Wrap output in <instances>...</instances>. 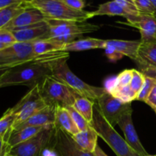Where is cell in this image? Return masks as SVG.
<instances>
[{
    "instance_id": "obj_1",
    "label": "cell",
    "mask_w": 156,
    "mask_h": 156,
    "mask_svg": "<svg viewBox=\"0 0 156 156\" xmlns=\"http://www.w3.org/2000/svg\"><path fill=\"white\" fill-rule=\"evenodd\" d=\"M63 58H69L68 52L58 51L39 55L31 62L10 69L0 78V88L15 85H26L32 88L44 78L51 75L52 63Z\"/></svg>"
},
{
    "instance_id": "obj_2",
    "label": "cell",
    "mask_w": 156,
    "mask_h": 156,
    "mask_svg": "<svg viewBox=\"0 0 156 156\" xmlns=\"http://www.w3.org/2000/svg\"><path fill=\"white\" fill-rule=\"evenodd\" d=\"M67 59L68 58H63L52 63L51 75L55 79L67 85L76 94L94 103L102 94L108 91L106 88L90 85L77 77L68 67Z\"/></svg>"
},
{
    "instance_id": "obj_3",
    "label": "cell",
    "mask_w": 156,
    "mask_h": 156,
    "mask_svg": "<svg viewBox=\"0 0 156 156\" xmlns=\"http://www.w3.org/2000/svg\"><path fill=\"white\" fill-rule=\"evenodd\" d=\"M90 124L96 131L98 136L101 137L107 143L117 156H140L104 118L96 102L93 105V118Z\"/></svg>"
},
{
    "instance_id": "obj_4",
    "label": "cell",
    "mask_w": 156,
    "mask_h": 156,
    "mask_svg": "<svg viewBox=\"0 0 156 156\" xmlns=\"http://www.w3.org/2000/svg\"><path fill=\"white\" fill-rule=\"evenodd\" d=\"M29 6L38 9L43 14L46 21H76L85 22L92 18L91 12L77 11L66 5L62 0H31L28 1Z\"/></svg>"
},
{
    "instance_id": "obj_5",
    "label": "cell",
    "mask_w": 156,
    "mask_h": 156,
    "mask_svg": "<svg viewBox=\"0 0 156 156\" xmlns=\"http://www.w3.org/2000/svg\"><path fill=\"white\" fill-rule=\"evenodd\" d=\"M38 86L46 105L53 108L73 106L76 98L79 96L52 75L44 78Z\"/></svg>"
},
{
    "instance_id": "obj_6",
    "label": "cell",
    "mask_w": 156,
    "mask_h": 156,
    "mask_svg": "<svg viewBox=\"0 0 156 156\" xmlns=\"http://www.w3.org/2000/svg\"><path fill=\"white\" fill-rule=\"evenodd\" d=\"M49 26L47 39H53L67 44L82 37L84 34L92 33L99 28V26L87 22L65 21L50 20L47 21Z\"/></svg>"
},
{
    "instance_id": "obj_7",
    "label": "cell",
    "mask_w": 156,
    "mask_h": 156,
    "mask_svg": "<svg viewBox=\"0 0 156 156\" xmlns=\"http://www.w3.org/2000/svg\"><path fill=\"white\" fill-rule=\"evenodd\" d=\"M54 131V125L44 126L39 133L27 141L12 147V156H42L44 151L50 145Z\"/></svg>"
},
{
    "instance_id": "obj_8",
    "label": "cell",
    "mask_w": 156,
    "mask_h": 156,
    "mask_svg": "<svg viewBox=\"0 0 156 156\" xmlns=\"http://www.w3.org/2000/svg\"><path fill=\"white\" fill-rule=\"evenodd\" d=\"M47 106L41 97L38 85H35L30 91L12 108L15 115V120L12 130L32 117V115Z\"/></svg>"
},
{
    "instance_id": "obj_9",
    "label": "cell",
    "mask_w": 156,
    "mask_h": 156,
    "mask_svg": "<svg viewBox=\"0 0 156 156\" xmlns=\"http://www.w3.org/2000/svg\"><path fill=\"white\" fill-rule=\"evenodd\" d=\"M38 57L32 48V42H16L0 51V66L14 68Z\"/></svg>"
},
{
    "instance_id": "obj_10",
    "label": "cell",
    "mask_w": 156,
    "mask_h": 156,
    "mask_svg": "<svg viewBox=\"0 0 156 156\" xmlns=\"http://www.w3.org/2000/svg\"><path fill=\"white\" fill-rule=\"evenodd\" d=\"M100 112L108 123L114 127L121 117L125 114L132 112L131 103H123L115 98L107 91L96 100Z\"/></svg>"
},
{
    "instance_id": "obj_11",
    "label": "cell",
    "mask_w": 156,
    "mask_h": 156,
    "mask_svg": "<svg viewBox=\"0 0 156 156\" xmlns=\"http://www.w3.org/2000/svg\"><path fill=\"white\" fill-rule=\"evenodd\" d=\"M49 147L58 156H94L93 153L83 151L71 136L55 126Z\"/></svg>"
},
{
    "instance_id": "obj_12",
    "label": "cell",
    "mask_w": 156,
    "mask_h": 156,
    "mask_svg": "<svg viewBox=\"0 0 156 156\" xmlns=\"http://www.w3.org/2000/svg\"><path fill=\"white\" fill-rule=\"evenodd\" d=\"M126 22L118 21L122 24L136 27L141 34V42L156 41V18L151 15H138L128 16Z\"/></svg>"
},
{
    "instance_id": "obj_13",
    "label": "cell",
    "mask_w": 156,
    "mask_h": 156,
    "mask_svg": "<svg viewBox=\"0 0 156 156\" xmlns=\"http://www.w3.org/2000/svg\"><path fill=\"white\" fill-rule=\"evenodd\" d=\"M132 112H129L122 116L119 121L118 122V126L121 128L125 136V140L128 146L140 156H147L146 150L143 147L139 140L138 134L135 129L134 124L132 118Z\"/></svg>"
},
{
    "instance_id": "obj_14",
    "label": "cell",
    "mask_w": 156,
    "mask_h": 156,
    "mask_svg": "<svg viewBox=\"0 0 156 156\" xmlns=\"http://www.w3.org/2000/svg\"><path fill=\"white\" fill-rule=\"evenodd\" d=\"M12 32L16 42H33L38 40L47 39L48 36L49 26L47 21H45L24 28L12 30Z\"/></svg>"
},
{
    "instance_id": "obj_15",
    "label": "cell",
    "mask_w": 156,
    "mask_h": 156,
    "mask_svg": "<svg viewBox=\"0 0 156 156\" xmlns=\"http://www.w3.org/2000/svg\"><path fill=\"white\" fill-rule=\"evenodd\" d=\"M45 21L46 18L40 11L34 8L29 7L19 14L18 16L15 17L2 29L12 31Z\"/></svg>"
},
{
    "instance_id": "obj_16",
    "label": "cell",
    "mask_w": 156,
    "mask_h": 156,
    "mask_svg": "<svg viewBox=\"0 0 156 156\" xmlns=\"http://www.w3.org/2000/svg\"><path fill=\"white\" fill-rule=\"evenodd\" d=\"M55 108L50 106H46L41 111L35 113L21 124L15 127L12 131H17L28 126H45L47 125L54 124Z\"/></svg>"
},
{
    "instance_id": "obj_17",
    "label": "cell",
    "mask_w": 156,
    "mask_h": 156,
    "mask_svg": "<svg viewBox=\"0 0 156 156\" xmlns=\"http://www.w3.org/2000/svg\"><path fill=\"white\" fill-rule=\"evenodd\" d=\"M136 62L139 66L156 68V41L141 42Z\"/></svg>"
},
{
    "instance_id": "obj_18",
    "label": "cell",
    "mask_w": 156,
    "mask_h": 156,
    "mask_svg": "<svg viewBox=\"0 0 156 156\" xmlns=\"http://www.w3.org/2000/svg\"><path fill=\"white\" fill-rule=\"evenodd\" d=\"M140 41H124V40H106V45L112 47L122 56H126L136 62L138 59V50Z\"/></svg>"
},
{
    "instance_id": "obj_19",
    "label": "cell",
    "mask_w": 156,
    "mask_h": 156,
    "mask_svg": "<svg viewBox=\"0 0 156 156\" xmlns=\"http://www.w3.org/2000/svg\"><path fill=\"white\" fill-rule=\"evenodd\" d=\"M71 137L83 151L88 153H93L98 145V135L91 126L84 131H80L78 133L71 136Z\"/></svg>"
},
{
    "instance_id": "obj_20",
    "label": "cell",
    "mask_w": 156,
    "mask_h": 156,
    "mask_svg": "<svg viewBox=\"0 0 156 156\" xmlns=\"http://www.w3.org/2000/svg\"><path fill=\"white\" fill-rule=\"evenodd\" d=\"M54 126L65 131L70 136L80 132L66 108L57 107L55 108Z\"/></svg>"
},
{
    "instance_id": "obj_21",
    "label": "cell",
    "mask_w": 156,
    "mask_h": 156,
    "mask_svg": "<svg viewBox=\"0 0 156 156\" xmlns=\"http://www.w3.org/2000/svg\"><path fill=\"white\" fill-rule=\"evenodd\" d=\"M105 46L106 40L88 37L65 44L63 51L69 53L70 51H84L93 49H104Z\"/></svg>"
},
{
    "instance_id": "obj_22",
    "label": "cell",
    "mask_w": 156,
    "mask_h": 156,
    "mask_svg": "<svg viewBox=\"0 0 156 156\" xmlns=\"http://www.w3.org/2000/svg\"><path fill=\"white\" fill-rule=\"evenodd\" d=\"M28 1H21L0 10V30L7 25L19 14L29 8Z\"/></svg>"
},
{
    "instance_id": "obj_23",
    "label": "cell",
    "mask_w": 156,
    "mask_h": 156,
    "mask_svg": "<svg viewBox=\"0 0 156 156\" xmlns=\"http://www.w3.org/2000/svg\"><path fill=\"white\" fill-rule=\"evenodd\" d=\"M65 44L53 39H42L32 42V48L36 56L63 51Z\"/></svg>"
},
{
    "instance_id": "obj_24",
    "label": "cell",
    "mask_w": 156,
    "mask_h": 156,
    "mask_svg": "<svg viewBox=\"0 0 156 156\" xmlns=\"http://www.w3.org/2000/svg\"><path fill=\"white\" fill-rule=\"evenodd\" d=\"M92 18L98 15H110V16H115L119 15L125 18L129 16L128 12L124 9V8L121 5L119 0L108 2L99 5L98 9L94 12H91Z\"/></svg>"
},
{
    "instance_id": "obj_25",
    "label": "cell",
    "mask_w": 156,
    "mask_h": 156,
    "mask_svg": "<svg viewBox=\"0 0 156 156\" xmlns=\"http://www.w3.org/2000/svg\"><path fill=\"white\" fill-rule=\"evenodd\" d=\"M44 127V126H38V127L28 126V127H25L24 129H19V130L12 131L9 136L8 143L10 145L11 147H14V146H17L20 143H24V142L27 141L28 140L33 137Z\"/></svg>"
},
{
    "instance_id": "obj_26",
    "label": "cell",
    "mask_w": 156,
    "mask_h": 156,
    "mask_svg": "<svg viewBox=\"0 0 156 156\" xmlns=\"http://www.w3.org/2000/svg\"><path fill=\"white\" fill-rule=\"evenodd\" d=\"M94 102L86 98L78 96L75 99V101L73 105V108L88 122H91L93 118V111Z\"/></svg>"
},
{
    "instance_id": "obj_27",
    "label": "cell",
    "mask_w": 156,
    "mask_h": 156,
    "mask_svg": "<svg viewBox=\"0 0 156 156\" xmlns=\"http://www.w3.org/2000/svg\"><path fill=\"white\" fill-rule=\"evenodd\" d=\"M106 90L115 98L118 99L123 103H131L132 101L136 100V97H137V94L133 91L129 85L121 87V88L111 87Z\"/></svg>"
},
{
    "instance_id": "obj_28",
    "label": "cell",
    "mask_w": 156,
    "mask_h": 156,
    "mask_svg": "<svg viewBox=\"0 0 156 156\" xmlns=\"http://www.w3.org/2000/svg\"><path fill=\"white\" fill-rule=\"evenodd\" d=\"M15 120V114L12 108H9L0 118V136H6L9 140Z\"/></svg>"
},
{
    "instance_id": "obj_29",
    "label": "cell",
    "mask_w": 156,
    "mask_h": 156,
    "mask_svg": "<svg viewBox=\"0 0 156 156\" xmlns=\"http://www.w3.org/2000/svg\"><path fill=\"white\" fill-rule=\"evenodd\" d=\"M75 125L78 128L79 131H84L90 126V124L73 108L72 106L66 108Z\"/></svg>"
},
{
    "instance_id": "obj_30",
    "label": "cell",
    "mask_w": 156,
    "mask_h": 156,
    "mask_svg": "<svg viewBox=\"0 0 156 156\" xmlns=\"http://www.w3.org/2000/svg\"><path fill=\"white\" fill-rule=\"evenodd\" d=\"M139 15L154 16V8L151 0H133Z\"/></svg>"
},
{
    "instance_id": "obj_31",
    "label": "cell",
    "mask_w": 156,
    "mask_h": 156,
    "mask_svg": "<svg viewBox=\"0 0 156 156\" xmlns=\"http://www.w3.org/2000/svg\"><path fill=\"white\" fill-rule=\"evenodd\" d=\"M156 85V82L154 79H151L149 77L145 76V82H144L143 85H142V88L139 91V92L137 94V97H136V100L140 101L145 102L147 98L149 95L150 92L154 88V85Z\"/></svg>"
},
{
    "instance_id": "obj_32",
    "label": "cell",
    "mask_w": 156,
    "mask_h": 156,
    "mask_svg": "<svg viewBox=\"0 0 156 156\" xmlns=\"http://www.w3.org/2000/svg\"><path fill=\"white\" fill-rule=\"evenodd\" d=\"M132 76V69H125L121 72L116 77L114 84L111 87L121 88V87L128 86L131 82Z\"/></svg>"
},
{
    "instance_id": "obj_33",
    "label": "cell",
    "mask_w": 156,
    "mask_h": 156,
    "mask_svg": "<svg viewBox=\"0 0 156 156\" xmlns=\"http://www.w3.org/2000/svg\"><path fill=\"white\" fill-rule=\"evenodd\" d=\"M145 76L140 71L133 69L132 76V79L129 86L135 93L138 94L139 92L142 85H143L144 82H145Z\"/></svg>"
},
{
    "instance_id": "obj_34",
    "label": "cell",
    "mask_w": 156,
    "mask_h": 156,
    "mask_svg": "<svg viewBox=\"0 0 156 156\" xmlns=\"http://www.w3.org/2000/svg\"><path fill=\"white\" fill-rule=\"evenodd\" d=\"M15 43H16V41L12 31L4 29L0 30V44L12 45Z\"/></svg>"
},
{
    "instance_id": "obj_35",
    "label": "cell",
    "mask_w": 156,
    "mask_h": 156,
    "mask_svg": "<svg viewBox=\"0 0 156 156\" xmlns=\"http://www.w3.org/2000/svg\"><path fill=\"white\" fill-rule=\"evenodd\" d=\"M104 50H105V53L107 58L112 62H116L119 59H122V56H123L121 53H119V52L116 51L115 49H113L112 47H110V46L106 45Z\"/></svg>"
},
{
    "instance_id": "obj_36",
    "label": "cell",
    "mask_w": 156,
    "mask_h": 156,
    "mask_svg": "<svg viewBox=\"0 0 156 156\" xmlns=\"http://www.w3.org/2000/svg\"><path fill=\"white\" fill-rule=\"evenodd\" d=\"M62 2L70 9L77 11L84 10L86 5L85 2L83 0H62Z\"/></svg>"
},
{
    "instance_id": "obj_37",
    "label": "cell",
    "mask_w": 156,
    "mask_h": 156,
    "mask_svg": "<svg viewBox=\"0 0 156 156\" xmlns=\"http://www.w3.org/2000/svg\"><path fill=\"white\" fill-rule=\"evenodd\" d=\"M10 145L8 143V138L6 136H0V156H6L10 152Z\"/></svg>"
},
{
    "instance_id": "obj_38",
    "label": "cell",
    "mask_w": 156,
    "mask_h": 156,
    "mask_svg": "<svg viewBox=\"0 0 156 156\" xmlns=\"http://www.w3.org/2000/svg\"><path fill=\"white\" fill-rule=\"evenodd\" d=\"M140 72L145 76L154 79L156 82V68L151 66H139Z\"/></svg>"
},
{
    "instance_id": "obj_39",
    "label": "cell",
    "mask_w": 156,
    "mask_h": 156,
    "mask_svg": "<svg viewBox=\"0 0 156 156\" xmlns=\"http://www.w3.org/2000/svg\"><path fill=\"white\" fill-rule=\"evenodd\" d=\"M145 103L149 105L152 109H156V85H154L149 95L147 98Z\"/></svg>"
},
{
    "instance_id": "obj_40",
    "label": "cell",
    "mask_w": 156,
    "mask_h": 156,
    "mask_svg": "<svg viewBox=\"0 0 156 156\" xmlns=\"http://www.w3.org/2000/svg\"><path fill=\"white\" fill-rule=\"evenodd\" d=\"M20 0H0V10L18 2Z\"/></svg>"
},
{
    "instance_id": "obj_41",
    "label": "cell",
    "mask_w": 156,
    "mask_h": 156,
    "mask_svg": "<svg viewBox=\"0 0 156 156\" xmlns=\"http://www.w3.org/2000/svg\"><path fill=\"white\" fill-rule=\"evenodd\" d=\"M93 155L94 156H108L105 152L102 151V149L99 147V146H96V149H95V151L93 152Z\"/></svg>"
},
{
    "instance_id": "obj_42",
    "label": "cell",
    "mask_w": 156,
    "mask_h": 156,
    "mask_svg": "<svg viewBox=\"0 0 156 156\" xmlns=\"http://www.w3.org/2000/svg\"><path fill=\"white\" fill-rule=\"evenodd\" d=\"M11 68H9V67H4V66H0V78L2 77L8 71L9 69H10Z\"/></svg>"
},
{
    "instance_id": "obj_43",
    "label": "cell",
    "mask_w": 156,
    "mask_h": 156,
    "mask_svg": "<svg viewBox=\"0 0 156 156\" xmlns=\"http://www.w3.org/2000/svg\"><path fill=\"white\" fill-rule=\"evenodd\" d=\"M42 156H58L55 154V152H54L52 149H50V151H48V153H47V152H46V149L44 151V152H43V155Z\"/></svg>"
},
{
    "instance_id": "obj_44",
    "label": "cell",
    "mask_w": 156,
    "mask_h": 156,
    "mask_svg": "<svg viewBox=\"0 0 156 156\" xmlns=\"http://www.w3.org/2000/svg\"><path fill=\"white\" fill-rule=\"evenodd\" d=\"M151 2H152L153 5H154V16L156 18V0H151Z\"/></svg>"
},
{
    "instance_id": "obj_45",
    "label": "cell",
    "mask_w": 156,
    "mask_h": 156,
    "mask_svg": "<svg viewBox=\"0 0 156 156\" xmlns=\"http://www.w3.org/2000/svg\"><path fill=\"white\" fill-rule=\"evenodd\" d=\"M10 45H6V44H0V51L2 50H4V49L7 48L8 47H9Z\"/></svg>"
},
{
    "instance_id": "obj_46",
    "label": "cell",
    "mask_w": 156,
    "mask_h": 156,
    "mask_svg": "<svg viewBox=\"0 0 156 156\" xmlns=\"http://www.w3.org/2000/svg\"><path fill=\"white\" fill-rule=\"evenodd\" d=\"M153 110H154V113H155V114H156V109H153Z\"/></svg>"
},
{
    "instance_id": "obj_47",
    "label": "cell",
    "mask_w": 156,
    "mask_h": 156,
    "mask_svg": "<svg viewBox=\"0 0 156 156\" xmlns=\"http://www.w3.org/2000/svg\"><path fill=\"white\" fill-rule=\"evenodd\" d=\"M6 156H12V155H9H9H6Z\"/></svg>"
},
{
    "instance_id": "obj_48",
    "label": "cell",
    "mask_w": 156,
    "mask_h": 156,
    "mask_svg": "<svg viewBox=\"0 0 156 156\" xmlns=\"http://www.w3.org/2000/svg\"><path fill=\"white\" fill-rule=\"evenodd\" d=\"M147 156H154V155H147Z\"/></svg>"
}]
</instances>
